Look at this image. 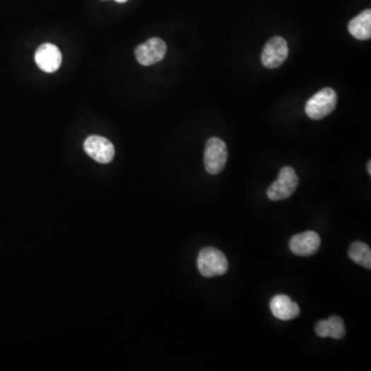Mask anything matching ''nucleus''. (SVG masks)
Masks as SVG:
<instances>
[{"mask_svg": "<svg viewBox=\"0 0 371 371\" xmlns=\"http://www.w3.org/2000/svg\"><path fill=\"white\" fill-rule=\"evenodd\" d=\"M197 267L204 278L223 276L228 271V260L220 249L208 247L199 252Z\"/></svg>", "mask_w": 371, "mask_h": 371, "instance_id": "obj_1", "label": "nucleus"}, {"mask_svg": "<svg viewBox=\"0 0 371 371\" xmlns=\"http://www.w3.org/2000/svg\"><path fill=\"white\" fill-rule=\"evenodd\" d=\"M367 170L368 173L371 175V161H368Z\"/></svg>", "mask_w": 371, "mask_h": 371, "instance_id": "obj_14", "label": "nucleus"}, {"mask_svg": "<svg viewBox=\"0 0 371 371\" xmlns=\"http://www.w3.org/2000/svg\"><path fill=\"white\" fill-rule=\"evenodd\" d=\"M336 105V92L332 88H324L307 100L305 112L312 120H322L334 112Z\"/></svg>", "mask_w": 371, "mask_h": 371, "instance_id": "obj_2", "label": "nucleus"}, {"mask_svg": "<svg viewBox=\"0 0 371 371\" xmlns=\"http://www.w3.org/2000/svg\"><path fill=\"white\" fill-rule=\"evenodd\" d=\"M348 33L360 40H370L371 37V11L365 10L351 20L348 23Z\"/></svg>", "mask_w": 371, "mask_h": 371, "instance_id": "obj_12", "label": "nucleus"}, {"mask_svg": "<svg viewBox=\"0 0 371 371\" xmlns=\"http://www.w3.org/2000/svg\"><path fill=\"white\" fill-rule=\"evenodd\" d=\"M114 1L119 2V4H124V2L127 1V0H114Z\"/></svg>", "mask_w": 371, "mask_h": 371, "instance_id": "obj_15", "label": "nucleus"}, {"mask_svg": "<svg viewBox=\"0 0 371 371\" xmlns=\"http://www.w3.org/2000/svg\"><path fill=\"white\" fill-rule=\"evenodd\" d=\"M289 55L287 40L282 37H274L265 45L261 55V61L266 69H278Z\"/></svg>", "mask_w": 371, "mask_h": 371, "instance_id": "obj_5", "label": "nucleus"}, {"mask_svg": "<svg viewBox=\"0 0 371 371\" xmlns=\"http://www.w3.org/2000/svg\"><path fill=\"white\" fill-rule=\"evenodd\" d=\"M167 46L165 42L159 37H153L139 45L136 49L137 61L145 66L156 64L165 57Z\"/></svg>", "mask_w": 371, "mask_h": 371, "instance_id": "obj_6", "label": "nucleus"}, {"mask_svg": "<svg viewBox=\"0 0 371 371\" xmlns=\"http://www.w3.org/2000/svg\"><path fill=\"white\" fill-rule=\"evenodd\" d=\"M316 334L320 337H331L334 339H341L345 337L346 327L343 319L337 316L330 317L328 320H322L317 323Z\"/></svg>", "mask_w": 371, "mask_h": 371, "instance_id": "obj_11", "label": "nucleus"}, {"mask_svg": "<svg viewBox=\"0 0 371 371\" xmlns=\"http://www.w3.org/2000/svg\"><path fill=\"white\" fill-rule=\"evenodd\" d=\"M272 314L278 320L290 321L296 319L300 314V309L296 302H294L289 296H274L269 303Z\"/></svg>", "mask_w": 371, "mask_h": 371, "instance_id": "obj_10", "label": "nucleus"}, {"mask_svg": "<svg viewBox=\"0 0 371 371\" xmlns=\"http://www.w3.org/2000/svg\"><path fill=\"white\" fill-rule=\"evenodd\" d=\"M321 246V238L314 231H307L293 236L290 240V249L294 255L309 257L314 255Z\"/></svg>", "mask_w": 371, "mask_h": 371, "instance_id": "obj_8", "label": "nucleus"}, {"mask_svg": "<svg viewBox=\"0 0 371 371\" xmlns=\"http://www.w3.org/2000/svg\"><path fill=\"white\" fill-rule=\"evenodd\" d=\"M35 62L45 73H55L62 63V54L57 46L53 44H42L35 52Z\"/></svg>", "mask_w": 371, "mask_h": 371, "instance_id": "obj_9", "label": "nucleus"}, {"mask_svg": "<svg viewBox=\"0 0 371 371\" xmlns=\"http://www.w3.org/2000/svg\"><path fill=\"white\" fill-rule=\"evenodd\" d=\"M85 152L101 164L110 163L114 157V145L102 136H91L84 143Z\"/></svg>", "mask_w": 371, "mask_h": 371, "instance_id": "obj_7", "label": "nucleus"}, {"mask_svg": "<svg viewBox=\"0 0 371 371\" xmlns=\"http://www.w3.org/2000/svg\"><path fill=\"white\" fill-rule=\"evenodd\" d=\"M298 185L299 179L295 170L290 166H285L278 173V179L267 190V197L272 201L287 199L293 195Z\"/></svg>", "mask_w": 371, "mask_h": 371, "instance_id": "obj_4", "label": "nucleus"}, {"mask_svg": "<svg viewBox=\"0 0 371 371\" xmlns=\"http://www.w3.org/2000/svg\"><path fill=\"white\" fill-rule=\"evenodd\" d=\"M348 257L364 269H371V249L361 242H354L348 249Z\"/></svg>", "mask_w": 371, "mask_h": 371, "instance_id": "obj_13", "label": "nucleus"}, {"mask_svg": "<svg viewBox=\"0 0 371 371\" xmlns=\"http://www.w3.org/2000/svg\"><path fill=\"white\" fill-rule=\"evenodd\" d=\"M228 160L226 143L219 137H211L204 148V167L210 175H216L224 170Z\"/></svg>", "mask_w": 371, "mask_h": 371, "instance_id": "obj_3", "label": "nucleus"}]
</instances>
